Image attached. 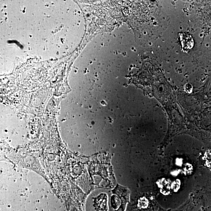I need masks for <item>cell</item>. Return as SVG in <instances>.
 <instances>
[{
  "instance_id": "obj_3",
  "label": "cell",
  "mask_w": 211,
  "mask_h": 211,
  "mask_svg": "<svg viewBox=\"0 0 211 211\" xmlns=\"http://www.w3.org/2000/svg\"><path fill=\"white\" fill-rule=\"evenodd\" d=\"M191 86H192L190 85V84L189 86H188V84H187V85L185 86V90L187 92H191L192 90V89H189V87H190Z\"/></svg>"
},
{
  "instance_id": "obj_2",
  "label": "cell",
  "mask_w": 211,
  "mask_h": 211,
  "mask_svg": "<svg viewBox=\"0 0 211 211\" xmlns=\"http://www.w3.org/2000/svg\"><path fill=\"white\" fill-rule=\"evenodd\" d=\"M147 200L145 198H142L140 199L139 201V205L141 208H145L147 207Z\"/></svg>"
},
{
  "instance_id": "obj_1",
  "label": "cell",
  "mask_w": 211,
  "mask_h": 211,
  "mask_svg": "<svg viewBox=\"0 0 211 211\" xmlns=\"http://www.w3.org/2000/svg\"><path fill=\"white\" fill-rule=\"evenodd\" d=\"M181 41L183 50L187 51L193 47L194 45L192 37L188 33H183L181 34Z\"/></svg>"
}]
</instances>
